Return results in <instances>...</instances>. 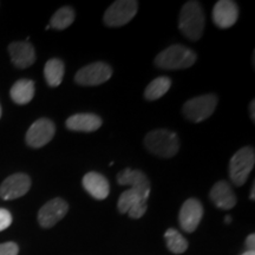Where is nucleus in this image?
<instances>
[{
    "mask_svg": "<svg viewBox=\"0 0 255 255\" xmlns=\"http://www.w3.org/2000/svg\"><path fill=\"white\" fill-rule=\"evenodd\" d=\"M231 221H232L231 216H227V218H226V223H229Z\"/></svg>",
    "mask_w": 255,
    "mask_h": 255,
    "instance_id": "7c9ffc66",
    "label": "nucleus"
},
{
    "mask_svg": "<svg viewBox=\"0 0 255 255\" xmlns=\"http://www.w3.org/2000/svg\"><path fill=\"white\" fill-rule=\"evenodd\" d=\"M12 63L18 69H26L36 62V51L28 41H14L8 45Z\"/></svg>",
    "mask_w": 255,
    "mask_h": 255,
    "instance_id": "ddd939ff",
    "label": "nucleus"
},
{
    "mask_svg": "<svg viewBox=\"0 0 255 255\" xmlns=\"http://www.w3.org/2000/svg\"><path fill=\"white\" fill-rule=\"evenodd\" d=\"M69 212V205L65 200L56 197L46 202L38 213V222L43 228H51L57 225L66 213Z\"/></svg>",
    "mask_w": 255,
    "mask_h": 255,
    "instance_id": "1a4fd4ad",
    "label": "nucleus"
},
{
    "mask_svg": "<svg viewBox=\"0 0 255 255\" xmlns=\"http://www.w3.org/2000/svg\"><path fill=\"white\" fill-rule=\"evenodd\" d=\"M196 62V55L187 46L175 44L161 51L155 58V65L164 70H181L193 66Z\"/></svg>",
    "mask_w": 255,
    "mask_h": 255,
    "instance_id": "7ed1b4c3",
    "label": "nucleus"
},
{
    "mask_svg": "<svg viewBox=\"0 0 255 255\" xmlns=\"http://www.w3.org/2000/svg\"><path fill=\"white\" fill-rule=\"evenodd\" d=\"M148 196L142 195L139 191L132 189V188H129V189L121 194L119 202H117V208H119V212L121 214H128V212L133 206H136L141 201H148Z\"/></svg>",
    "mask_w": 255,
    "mask_h": 255,
    "instance_id": "412c9836",
    "label": "nucleus"
},
{
    "mask_svg": "<svg viewBox=\"0 0 255 255\" xmlns=\"http://www.w3.org/2000/svg\"><path fill=\"white\" fill-rule=\"evenodd\" d=\"M255 151L251 145L244 146L235 152L229 162V177L233 184L240 187L246 183L254 168Z\"/></svg>",
    "mask_w": 255,
    "mask_h": 255,
    "instance_id": "20e7f679",
    "label": "nucleus"
},
{
    "mask_svg": "<svg viewBox=\"0 0 255 255\" xmlns=\"http://www.w3.org/2000/svg\"><path fill=\"white\" fill-rule=\"evenodd\" d=\"M146 209H148V201H141L139 203H137L136 206H133L131 209L128 212V214L131 219H141L143 215L145 214Z\"/></svg>",
    "mask_w": 255,
    "mask_h": 255,
    "instance_id": "b1692460",
    "label": "nucleus"
},
{
    "mask_svg": "<svg viewBox=\"0 0 255 255\" xmlns=\"http://www.w3.org/2000/svg\"><path fill=\"white\" fill-rule=\"evenodd\" d=\"M19 247L14 242L0 244V255H18Z\"/></svg>",
    "mask_w": 255,
    "mask_h": 255,
    "instance_id": "393cba45",
    "label": "nucleus"
},
{
    "mask_svg": "<svg viewBox=\"0 0 255 255\" xmlns=\"http://www.w3.org/2000/svg\"><path fill=\"white\" fill-rule=\"evenodd\" d=\"M138 11L135 0H117L105 11L103 20L109 27H121L132 20Z\"/></svg>",
    "mask_w": 255,
    "mask_h": 255,
    "instance_id": "423d86ee",
    "label": "nucleus"
},
{
    "mask_svg": "<svg viewBox=\"0 0 255 255\" xmlns=\"http://www.w3.org/2000/svg\"><path fill=\"white\" fill-rule=\"evenodd\" d=\"M246 248L247 251H254V247H255V235L254 234H251L248 235L247 239H246Z\"/></svg>",
    "mask_w": 255,
    "mask_h": 255,
    "instance_id": "bb28decb",
    "label": "nucleus"
},
{
    "mask_svg": "<svg viewBox=\"0 0 255 255\" xmlns=\"http://www.w3.org/2000/svg\"><path fill=\"white\" fill-rule=\"evenodd\" d=\"M55 132L56 127L52 121L49 119H39L28 128L25 139L31 148H41L52 141Z\"/></svg>",
    "mask_w": 255,
    "mask_h": 255,
    "instance_id": "6e6552de",
    "label": "nucleus"
},
{
    "mask_svg": "<svg viewBox=\"0 0 255 255\" xmlns=\"http://www.w3.org/2000/svg\"><path fill=\"white\" fill-rule=\"evenodd\" d=\"M0 117H1V105H0Z\"/></svg>",
    "mask_w": 255,
    "mask_h": 255,
    "instance_id": "2f4dec72",
    "label": "nucleus"
},
{
    "mask_svg": "<svg viewBox=\"0 0 255 255\" xmlns=\"http://www.w3.org/2000/svg\"><path fill=\"white\" fill-rule=\"evenodd\" d=\"M241 255H255L254 251H246L245 253H242Z\"/></svg>",
    "mask_w": 255,
    "mask_h": 255,
    "instance_id": "c756f323",
    "label": "nucleus"
},
{
    "mask_svg": "<svg viewBox=\"0 0 255 255\" xmlns=\"http://www.w3.org/2000/svg\"><path fill=\"white\" fill-rule=\"evenodd\" d=\"M171 87V79L165 76L155 78L150 82V84L145 88L144 97L148 101H156L167 94Z\"/></svg>",
    "mask_w": 255,
    "mask_h": 255,
    "instance_id": "aec40b11",
    "label": "nucleus"
},
{
    "mask_svg": "<svg viewBox=\"0 0 255 255\" xmlns=\"http://www.w3.org/2000/svg\"><path fill=\"white\" fill-rule=\"evenodd\" d=\"M250 114L252 122H255V101H252V103L250 105Z\"/></svg>",
    "mask_w": 255,
    "mask_h": 255,
    "instance_id": "cd10ccee",
    "label": "nucleus"
},
{
    "mask_svg": "<svg viewBox=\"0 0 255 255\" xmlns=\"http://www.w3.org/2000/svg\"><path fill=\"white\" fill-rule=\"evenodd\" d=\"M146 150L158 157L170 158L177 154L180 149V139L177 133L168 129H156L144 137Z\"/></svg>",
    "mask_w": 255,
    "mask_h": 255,
    "instance_id": "f03ea898",
    "label": "nucleus"
},
{
    "mask_svg": "<svg viewBox=\"0 0 255 255\" xmlns=\"http://www.w3.org/2000/svg\"><path fill=\"white\" fill-rule=\"evenodd\" d=\"M75 20V11L70 6H64L59 8L50 20V27L55 30H65Z\"/></svg>",
    "mask_w": 255,
    "mask_h": 255,
    "instance_id": "5701e85b",
    "label": "nucleus"
},
{
    "mask_svg": "<svg viewBox=\"0 0 255 255\" xmlns=\"http://www.w3.org/2000/svg\"><path fill=\"white\" fill-rule=\"evenodd\" d=\"M12 223V214L7 209L0 208V232L5 231Z\"/></svg>",
    "mask_w": 255,
    "mask_h": 255,
    "instance_id": "a878e982",
    "label": "nucleus"
},
{
    "mask_svg": "<svg viewBox=\"0 0 255 255\" xmlns=\"http://www.w3.org/2000/svg\"><path fill=\"white\" fill-rule=\"evenodd\" d=\"M117 182L121 186H129L132 189L142 194V195H150V182H149L146 175L141 170H133V169L126 168L117 175Z\"/></svg>",
    "mask_w": 255,
    "mask_h": 255,
    "instance_id": "4468645a",
    "label": "nucleus"
},
{
    "mask_svg": "<svg viewBox=\"0 0 255 255\" xmlns=\"http://www.w3.org/2000/svg\"><path fill=\"white\" fill-rule=\"evenodd\" d=\"M254 193H255V184H253V186H252L251 195H250V199H251V200H255V195H254Z\"/></svg>",
    "mask_w": 255,
    "mask_h": 255,
    "instance_id": "c85d7f7f",
    "label": "nucleus"
},
{
    "mask_svg": "<svg viewBox=\"0 0 255 255\" xmlns=\"http://www.w3.org/2000/svg\"><path fill=\"white\" fill-rule=\"evenodd\" d=\"M213 21L220 28H229L238 21L239 6L232 0H220L212 12Z\"/></svg>",
    "mask_w": 255,
    "mask_h": 255,
    "instance_id": "f8f14e48",
    "label": "nucleus"
},
{
    "mask_svg": "<svg viewBox=\"0 0 255 255\" xmlns=\"http://www.w3.org/2000/svg\"><path fill=\"white\" fill-rule=\"evenodd\" d=\"M203 218L202 203L196 199H189L181 207L178 220L180 226L184 232L193 233L199 227L201 220Z\"/></svg>",
    "mask_w": 255,
    "mask_h": 255,
    "instance_id": "9b49d317",
    "label": "nucleus"
},
{
    "mask_svg": "<svg viewBox=\"0 0 255 255\" xmlns=\"http://www.w3.org/2000/svg\"><path fill=\"white\" fill-rule=\"evenodd\" d=\"M65 126L71 131L92 132L102 127V119L95 114H76L66 120Z\"/></svg>",
    "mask_w": 255,
    "mask_h": 255,
    "instance_id": "f3484780",
    "label": "nucleus"
},
{
    "mask_svg": "<svg viewBox=\"0 0 255 255\" xmlns=\"http://www.w3.org/2000/svg\"><path fill=\"white\" fill-rule=\"evenodd\" d=\"M165 244L168 250L174 254H182L188 250V241L183 238V235L176 229L169 228L164 233Z\"/></svg>",
    "mask_w": 255,
    "mask_h": 255,
    "instance_id": "4be33fe9",
    "label": "nucleus"
},
{
    "mask_svg": "<svg viewBox=\"0 0 255 255\" xmlns=\"http://www.w3.org/2000/svg\"><path fill=\"white\" fill-rule=\"evenodd\" d=\"M83 187L96 200H105L109 196L110 184L104 175L90 171L83 177Z\"/></svg>",
    "mask_w": 255,
    "mask_h": 255,
    "instance_id": "dca6fc26",
    "label": "nucleus"
},
{
    "mask_svg": "<svg viewBox=\"0 0 255 255\" xmlns=\"http://www.w3.org/2000/svg\"><path fill=\"white\" fill-rule=\"evenodd\" d=\"M12 101L19 105L30 103L34 96V83L31 79H19L12 85L11 91Z\"/></svg>",
    "mask_w": 255,
    "mask_h": 255,
    "instance_id": "a211bd4d",
    "label": "nucleus"
},
{
    "mask_svg": "<svg viewBox=\"0 0 255 255\" xmlns=\"http://www.w3.org/2000/svg\"><path fill=\"white\" fill-rule=\"evenodd\" d=\"M209 197L218 208L223 210L234 208L238 202V199L232 189L231 184L226 181L216 182L210 190Z\"/></svg>",
    "mask_w": 255,
    "mask_h": 255,
    "instance_id": "2eb2a0df",
    "label": "nucleus"
},
{
    "mask_svg": "<svg viewBox=\"0 0 255 255\" xmlns=\"http://www.w3.org/2000/svg\"><path fill=\"white\" fill-rule=\"evenodd\" d=\"M65 66L64 63L58 58H52L47 60L44 68V76H45L46 83L51 88H57L63 82Z\"/></svg>",
    "mask_w": 255,
    "mask_h": 255,
    "instance_id": "6ab92c4d",
    "label": "nucleus"
},
{
    "mask_svg": "<svg viewBox=\"0 0 255 255\" xmlns=\"http://www.w3.org/2000/svg\"><path fill=\"white\" fill-rule=\"evenodd\" d=\"M218 97L214 94H207L191 98L183 105V115L194 123H200L209 119L216 109Z\"/></svg>",
    "mask_w": 255,
    "mask_h": 255,
    "instance_id": "39448f33",
    "label": "nucleus"
},
{
    "mask_svg": "<svg viewBox=\"0 0 255 255\" xmlns=\"http://www.w3.org/2000/svg\"><path fill=\"white\" fill-rule=\"evenodd\" d=\"M113 76V69L109 64L96 62L82 68L75 76V82L82 87H96L108 82Z\"/></svg>",
    "mask_w": 255,
    "mask_h": 255,
    "instance_id": "0eeeda50",
    "label": "nucleus"
},
{
    "mask_svg": "<svg viewBox=\"0 0 255 255\" xmlns=\"http://www.w3.org/2000/svg\"><path fill=\"white\" fill-rule=\"evenodd\" d=\"M31 188V178L28 175L17 173L5 178L0 186V197L2 200H15L24 196Z\"/></svg>",
    "mask_w": 255,
    "mask_h": 255,
    "instance_id": "9d476101",
    "label": "nucleus"
},
{
    "mask_svg": "<svg viewBox=\"0 0 255 255\" xmlns=\"http://www.w3.org/2000/svg\"><path fill=\"white\" fill-rule=\"evenodd\" d=\"M178 27L190 40H199L205 30V12L197 1H188L181 8Z\"/></svg>",
    "mask_w": 255,
    "mask_h": 255,
    "instance_id": "f257e3e1",
    "label": "nucleus"
}]
</instances>
